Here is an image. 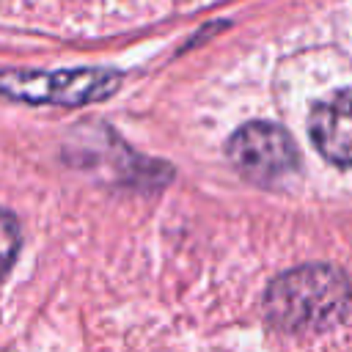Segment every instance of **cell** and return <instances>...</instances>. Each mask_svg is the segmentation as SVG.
Returning <instances> with one entry per match:
<instances>
[{
  "instance_id": "cell-1",
  "label": "cell",
  "mask_w": 352,
  "mask_h": 352,
  "mask_svg": "<svg viewBox=\"0 0 352 352\" xmlns=\"http://www.w3.org/2000/svg\"><path fill=\"white\" fill-rule=\"evenodd\" d=\"M349 280L327 264L297 267L275 278L264 294V311L283 330H316L338 319L349 305Z\"/></svg>"
},
{
  "instance_id": "cell-2",
  "label": "cell",
  "mask_w": 352,
  "mask_h": 352,
  "mask_svg": "<svg viewBox=\"0 0 352 352\" xmlns=\"http://www.w3.org/2000/svg\"><path fill=\"white\" fill-rule=\"evenodd\" d=\"M118 74L110 69H63V72H0V94L30 104H85L110 96Z\"/></svg>"
},
{
  "instance_id": "cell-3",
  "label": "cell",
  "mask_w": 352,
  "mask_h": 352,
  "mask_svg": "<svg viewBox=\"0 0 352 352\" xmlns=\"http://www.w3.org/2000/svg\"><path fill=\"white\" fill-rule=\"evenodd\" d=\"M228 160L245 179L256 184H272L297 168L300 154L283 126L270 121H250L231 135Z\"/></svg>"
},
{
  "instance_id": "cell-4",
  "label": "cell",
  "mask_w": 352,
  "mask_h": 352,
  "mask_svg": "<svg viewBox=\"0 0 352 352\" xmlns=\"http://www.w3.org/2000/svg\"><path fill=\"white\" fill-rule=\"evenodd\" d=\"M308 132L316 151L333 165H352V88H341L333 96L314 104Z\"/></svg>"
},
{
  "instance_id": "cell-5",
  "label": "cell",
  "mask_w": 352,
  "mask_h": 352,
  "mask_svg": "<svg viewBox=\"0 0 352 352\" xmlns=\"http://www.w3.org/2000/svg\"><path fill=\"white\" fill-rule=\"evenodd\" d=\"M16 250H19V226H16L14 214L0 209V275H6L11 270Z\"/></svg>"
}]
</instances>
